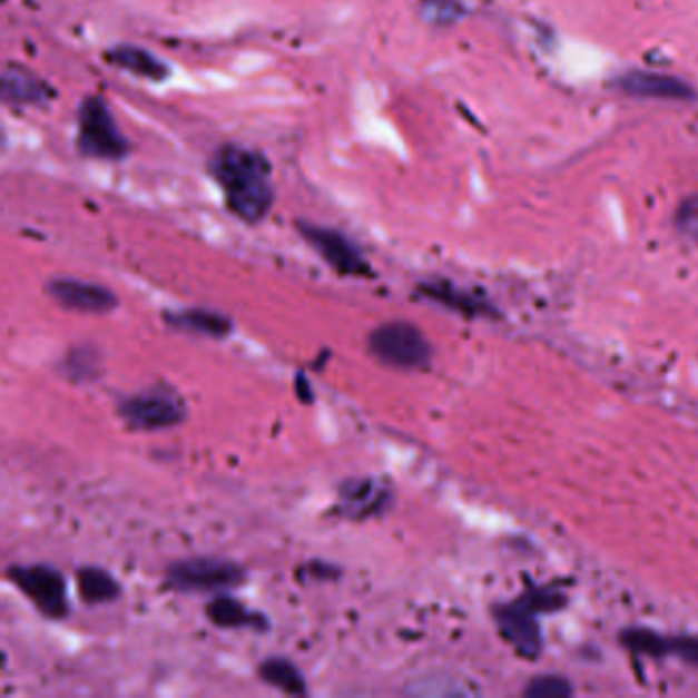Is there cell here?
<instances>
[{"label": "cell", "mask_w": 698, "mask_h": 698, "mask_svg": "<svg viewBox=\"0 0 698 698\" xmlns=\"http://www.w3.org/2000/svg\"><path fill=\"white\" fill-rule=\"evenodd\" d=\"M209 175L224 193L229 214L256 226L271 214L275 189L267 158L240 144H224L209 160Z\"/></svg>", "instance_id": "1"}, {"label": "cell", "mask_w": 698, "mask_h": 698, "mask_svg": "<svg viewBox=\"0 0 698 698\" xmlns=\"http://www.w3.org/2000/svg\"><path fill=\"white\" fill-rule=\"evenodd\" d=\"M117 414L129 431H168L187 420L189 407L175 387L158 383L138 394L121 397L117 402Z\"/></svg>", "instance_id": "2"}, {"label": "cell", "mask_w": 698, "mask_h": 698, "mask_svg": "<svg viewBox=\"0 0 698 698\" xmlns=\"http://www.w3.org/2000/svg\"><path fill=\"white\" fill-rule=\"evenodd\" d=\"M248 573L244 566L216 556H193L173 561L165 573V588L180 594L228 592L244 584Z\"/></svg>", "instance_id": "3"}, {"label": "cell", "mask_w": 698, "mask_h": 698, "mask_svg": "<svg viewBox=\"0 0 698 698\" xmlns=\"http://www.w3.org/2000/svg\"><path fill=\"white\" fill-rule=\"evenodd\" d=\"M368 353L385 367L420 371L431 365L432 344L416 324L392 319L375 326L367 338Z\"/></svg>", "instance_id": "4"}, {"label": "cell", "mask_w": 698, "mask_h": 698, "mask_svg": "<svg viewBox=\"0 0 698 698\" xmlns=\"http://www.w3.org/2000/svg\"><path fill=\"white\" fill-rule=\"evenodd\" d=\"M7 578L46 619L60 621L70 615L66 578L53 566L13 563L7 568Z\"/></svg>", "instance_id": "5"}, {"label": "cell", "mask_w": 698, "mask_h": 698, "mask_svg": "<svg viewBox=\"0 0 698 698\" xmlns=\"http://www.w3.org/2000/svg\"><path fill=\"white\" fill-rule=\"evenodd\" d=\"M78 150L101 160H121L129 154V141L101 97H89L78 109Z\"/></svg>", "instance_id": "6"}, {"label": "cell", "mask_w": 698, "mask_h": 698, "mask_svg": "<svg viewBox=\"0 0 698 698\" xmlns=\"http://www.w3.org/2000/svg\"><path fill=\"white\" fill-rule=\"evenodd\" d=\"M394 485L387 480L375 475H356L338 485L334 514L344 521H373L383 519L394 508Z\"/></svg>", "instance_id": "7"}, {"label": "cell", "mask_w": 698, "mask_h": 698, "mask_svg": "<svg viewBox=\"0 0 698 698\" xmlns=\"http://www.w3.org/2000/svg\"><path fill=\"white\" fill-rule=\"evenodd\" d=\"M297 229L302 238L319 254V258L338 275L356 279L375 277L365 253L343 232L309 222H297Z\"/></svg>", "instance_id": "8"}, {"label": "cell", "mask_w": 698, "mask_h": 698, "mask_svg": "<svg viewBox=\"0 0 698 698\" xmlns=\"http://www.w3.org/2000/svg\"><path fill=\"white\" fill-rule=\"evenodd\" d=\"M46 289L56 304L78 314H109L119 304L117 295L107 285L92 281L58 277L51 279Z\"/></svg>", "instance_id": "9"}, {"label": "cell", "mask_w": 698, "mask_h": 698, "mask_svg": "<svg viewBox=\"0 0 698 698\" xmlns=\"http://www.w3.org/2000/svg\"><path fill=\"white\" fill-rule=\"evenodd\" d=\"M205 617L219 629H250L256 633H265L271 627L265 612L246 607L238 598L229 597L228 592H217L205 604Z\"/></svg>", "instance_id": "10"}, {"label": "cell", "mask_w": 698, "mask_h": 698, "mask_svg": "<svg viewBox=\"0 0 698 698\" xmlns=\"http://www.w3.org/2000/svg\"><path fill=\"white\" fill-rule=\"evenodd\" d=\"M166 326L175 328L178 332H187V334H197V336H207V338H216L222 341L234 331V324L228 316H224L217 309L209 307H180V309H170L163 314Z\"/></svg>", "instance_id": "11"}, {"label": "cell", "mask_w": 698, "mask_h": 698, "mask_svg": "<svg viewBox=\"0 0 698 698\" xmlns=\"http://www.w3.org/2000/svg\"><path fill=\"white\" fill-rule=\"evenodd\" d=\"M53 97L48 82L36 77L31 70L23 66L9 63L2 72V99L11 105H27V107H38L46 105Z\"/></svg>", "instance_id": "12"}, {"label": "cell", "mask_w": 698, "mask_h": 698, "mask_svg": "<svg viewBox=\"0 0 698 698\" xmlns=\"http://www.w3.org/2000/svg\"><path fill=\"white\" fill-rule=\"evenodd\" d=\"M619 89L625 90L631 97L641 99H688L692 97V90L686 87V82L670 75L660 72H629L619 80Z\"/></svg>", "instance_id": "13"}, {"label": "cell", "mask_w": 698, "mask_h": 698, "mask_svg": "<svg viewBox=\"0 0 698 698\" xmlns=\"http://www.w3.org/2000/svg\"><path fill=\"white\" fill-rule=\"evenodd\" d=\"M105 60L124 72L153 80V82H163L170 75L168 63L163 62L158 56H154L153 51L144 50L138 46H129V43L109 48L105 51Z\"/></svg>", "instance_id": "14"}, {"label": "cell", "mask_w": 698, "mask_h": 698, "mask_svg": "<svg viewBox=\"0 0 698 698\" xmlns=\"http://www.w3.org/2000/svg\"><path fill=\"white\" fill-rule=\"evenodd\" d=\"M256 672L265 685L281 690L283 695L305 697L309 692L304 672L297 668V663H293L283 656H271L267 660L260 661Z\"/></svg>", "instance_id": "15"}, {"label": "cell", "mask_w": 698, "mask_h": 698, "mask_svg": "<svg viewBox=\"0 0 698 698\" xmlns=\"http://www.w3.org/2000/svg\"><path fill=\"white\" fill-rule=\"evenodd\" d=\"M78 594L87 604H109L121 597V584L101 566H82L77 570Z\"/></svg>", "instance_id": "16"}, {"label": "cell", "mask_w": 698, "mask_h": 698, "mask_svg": "<svg viewBox=\"0 0 698 698\" xmlns=\"http://www.w3.org/2000/svg\"><path fill=\"white\" fill-rule=\"evenodd\" d=\"M101 353L92 344H78L62 358L63 375L75 383H90L101 375Z\"/></svg>", "instance_id": "17"}, {"label": "cell", "mask_w": 698, "mask_h": 698, "mask_svg": "<svg viewBox=\"0 0 698 698\" xmlns=\"http://www.w3.org/2000/svg\"><path fill=\"white\" fill-rule=\"evenodd\" d=\"M419 292L429 297L436 304H443L444 307H451V309H458L463 314H478L482 309V304L463 289H458L455 285L446 283V281H426V283H420Z\"/></svg>", "instance_id": "18"}, {"label": "cell", "mask_w": 698, "mask_h": 698, "mask_svg": "<svg viewBox=\"0 0 698 698\" xmlns=\"http://www.w3.org/2000/svg\"><path fill=\"white\" fill-rule=\"evenodd\" d=\"M637 641H639V649H643V651H649V653H656V651L676 653V656L685 658L686 661L697 663L698 666V639H692V637L660 639V637H653V635H639Z\"/></svg>", "instance_id": "19"}, {"label": "cell", "mask_w": 698, "mask_h": 698, "mask_svg": "<svg viewBox=\"0 0 698 698\" xmlns=\"http://www.w3.org/2000/svg\"><path fill=\"white\" fill-rule=\"evenodd\" d=\"M527 695L539 698L568 697V695H571V688L568 685V680L545 676V678L533 680L527 688Z\"/></svg>", "instance_id": "20"}, {"label": "cell", "mask_w": 698, "mask_h": 698, "mask_svg": "<svg viewBox=\"0 0 698 698\" xmlns=\"http://www.w3.org/2000/svg\"><path fill=\"white\" fill-rule=\"evenodd\" d=\"M422 9L429 21L434 23H449L459 14V7L455 0H424Z\"/></svg>", "instance_id": "21"}, {"label": "cell", "mask_w": 698, "mask_h": 698, "mask_svg": "<svg viewBox=\"0 0 698 698\" xmlns=\"http://www.w3.org/2000/svg\"><path fill=\"white\" fill-rule=\"evenodd\" d=\"M676 224L685 236L698 242V197L697 199H686L685 204L680 205Z\"/></svg>", "instance_id": "22"}, {"label": "cell", "mask_w": 698, "mask_h": 698, "mask_svg": "<svg viewBox=\"0 0 698 698\" xmlns=\"http://www.w3.org/2000/svg\"><path fill=\"white\" fill-rule=\"evenodd\" d=\"M309 573L312 580L316 582H336L341 576H343V568L341 566H334L328 561H322V559H314L309 561L307 566H304V570Z\"/></svg>", "instance_id": "23"}]
</instances>
